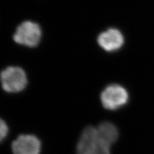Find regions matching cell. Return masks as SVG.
Here are the masks:
<instances>
[{"mask_svg": "<svg viewBox=\"0 0 154 154\" xmlns=\"http://www.w3.org/2000/svg\"><path fill=\"white\" fill-rule=\"evenodd\" d=\"M110 147L101 138L96 128H85L77 144V154H110Z\"/></svg>", "mask_w": 154, "mask_h": 154, "instance_id": "obj_1", "label": "cell"}, {"mask_svg": "<svg viewBox=\"0 0 154 154\" xmlns=\"http://www.w3.org/2000/svg\"><path fill=\"white\" fill-rule=\"evenodd\" d=\"M3 89L8 93H18L26 88L28 80L25 72L21 67H8L0 75Z\"/></svg>", "mask_w": 154, "mask_h": 154, "instance_id": "obj_2", "label": "cell"}, {"mask_svg": "<svg viewBox=\"0 0 154 154\" xmlns=\"http://www.w3.org/2000/svg\"><path fill=\"white\" fill-rule=\"evenodd\" d=\"M42 35L39 25L32 21H25L19 25L14 35L17 44L28 47H35L40 42Z\"/></svg>", "mask_w": 154, "mask_h": 154, "instance_id": "obj_3", "label": "cell"}, {"mask_svg": "<svg viewBox=\"0 0 154 154\" xmlns=\"http://www.w3.org/2000/svg\"><path fill=\"white\" fill-rule=\"evenodd\" d=\"M100 99L104 108L115 110L127 103L128 94L123 87L118 84H112L104 89Z\"/></svg>", "mask_w": 154, "mask_h": 154, "instance_id": "obj_4", "label": "cell"}, {"mask_svg": "<svg viewBox=\"0 0 154 154\" xmlns=\"http://www.w3.org/2000/svg\"><path fill=\"white\" fill-rule=\"evenodd\" d=\"M12 149L14 154H39L41 143L33 135H21L12 143Z\"/></svg>", "mask_w": 154, "mask_h": 154, "instance_id": "obj_5", "label": "cell"}, {"mask_svg": "<svg viewBox=\"0 0 154 154\" xmlns=\"http://www.w3.org/2000/svg\"><path fill=\"white\" fill-rule=\"evenodd\" d=\"M98 43L105 51H118L124 44V37L118 29L110 28L102 32L98 37Z\"/></svg>", "mask_w": 154, "mask_h": 154, "instance_id": "obj_6", "label": "cell"}, {"mask_svg": "<svg viewBox=\"0 0 154 154\" xmlns=\"http://www.w3.org/2000/svg\"><path fill=\"white\" fill-rule=\"evenodd\" d=\"M96 130L99 136L109 146H111L118 138L119 133L117 127L110 122L102 123Z\"/></svg>", "mask_w": 154, "mask_h": 154, "instance_id": "obj_7", "label": "cell"}, {"mask_svg": "<svg viewBox=\"0 0 154 154\" xmlns=\"http://www.w3.org/2000/svg\"><path fill=\"white\" fill-rule=\"evenodd\" d=\"M8 132V128L7 123L0 118V143L3 141L7 137Z\"/></svg>", "mask_w": 154, "mask_h": 154, "instance_id": "obj_8", "label": "cell"}]
</instances>
